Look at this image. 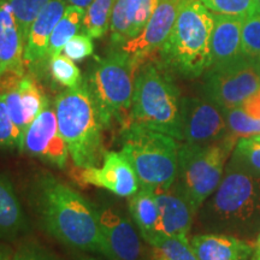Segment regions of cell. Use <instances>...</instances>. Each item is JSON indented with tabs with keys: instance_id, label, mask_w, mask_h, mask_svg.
<instances>
[{
	"instance_id": "5",
	"label": "cell",
	"mask_w": 260,
	"mask_h": 260,
	"mask_svg": "<svg viewBox=\"0 0 260 260\" xmlns=\"http://www.w3.org/2000/svg\"><path fill=\"white\" fill-rule=\"evenodd\" d=\"M132 123L183 140L180 90L160 65L146 61L136 71Z\"/></svg>"
},
{
	"instance_id": "8",
	"label": "cell",
	"mask_w": 260,
	"mask_h": 260,
	"mask_svg": "<svg viewBox=\"0 0 260 260\" xmlns=\"http://www.w3.org/2000/svg\"><path fill=\"white\" fill-rule=\"evenodd\" d=\"M136 69L130 58L113 48L90 69L86 82L92 90L105 126L119 123L122 130L132 124L133 94Z\"/></svg>"
},
{
	"instance_id": "31",
	"label": "cell",
	"mask_w": 260,
	"mask_h": 260,
	"mask_svg": "<svg viewBox=\"0 0 260 260\" xmlns=\"http://www.w3.org/2000/svg\"><path fill=\"white\" fill-rule=\"evenodd\" d=\"M212 14L236 16H246L260 12L259 0H200Z\"/></svg>"
},
{
	"instance_id": "21",
	"label": "cell",
	"mask_w": 260,
	"mask_h": 260,
	"mask_svg": "<svg viewBox=\"0 0 260 260\" xmlns=\"http://www.w3.org/2000/svg\"><path fill=\"white\" fill-rule=\"evenodd\" d=\"M242 18L213 14L211 68L220 67L245 56L242 52Z\"/></svg>"
},
{
	"instance_id": "6",
	"label": "cell",
	"mask_w": 260,
	"mask_h": 260,
	"mask_svg": "<svg viewBox=\"0 0 260 260\" xmlns=\"http://www.w3.org/2000/svg\"><path fill=\"white\" fill-rule=\"evenodd\" d=\"M177 140L132 123L122 130V153L132 164L140 187L153 191L174 186L178 168Z\"/></svg>"
},
{
	"instance_id": "13",
	"label": "cell",
	"mask_w": 260,
	"mask_h": 260,
	"mask_svg": "<svg viewBox=\"0 0 260 260\" xmlns=\"http://www.w3.org/2000/svg\"><path fill=\"white\" fill-rule=\"evenodd\" d=\"M0 93L5 100L10 118L21 132L23 142L25 130L50 103L32 74L0 81Z\"/></svg>"
},
{
	"instance_id": "14",
	"label": "cell",
	"mask_w": 260,
	"mask_h": 260,
	"mask_svg": "<svg viewBox=\"0 0 260 260\" xmlns=\"http://www.w3.org/2000/svg\"><path fill=\"white\" fill-rule=\"evenodd\" d=\"M181 3L182 0H160L144 30L118 47L130 58L136 71L155 52L160 51L174 27Z\"/></svg>"
},
{
	"instance_id": "22",
	"label": "cell",
	"mask_w": 260,
	"mask_h": 260,
	"mask_svg": "<svg viewBox=\"0 0 260 260\" xmlns=\"http://www.w3.org/2000/svg\"><path fill=\"white\" fill-rule=\"evenodd\" d=\"M27 228L17 195L10 180L0 175V236L11 239Z\"/></svg>"
},
{
	"instance_id": "38",
	"label": "cell",
	"mask_w": 260,
	"mask_h": 260,
	"mask_svg": "<svg viewBox=\"0 0 260 260\" xmlns=\"http://www.w3.org/2000/svg\"><path fill=\"white\" fill-rule=\"evenodd\" d=\"M0 260H14V258H11V255L9 254L8 251L0 249Z\"/></svg>"
},
{
	"instance_id": "36",
	"label": "cell",
	"mask_w": 260,
	"mask_h": 260,
	"mask_svg": "<svg viewBox=\"0 0 260 260\" xmlns=\"http://www.w3.org/2000/svg\"><path fill=\"white\" fill-rule=\"evenodd\" d=\"M65 2H67V4L76 6V8H80L86 11L88 6L93 3V0H65Z\"/></svg>"
},
{
	"instance_id": "3",
	"label": "cell",
	"mask_w": 260,
	"mask_h": 260,
	"mask_svg": "<svg viewBox=\"0 0 260 260\" xmlns=\"http://www.w3.org/2000/svg\"><path fill=\"white\" fill-rule=\"evenodd\" d=\"M58 126L77 167H100L104 125L99 107L86 80L76 88L59 93L54 100Z\"/></svg>"
},
{
	"instance_id": "1",
	"label": "cell",
	"mask_w": 260,
	"mask_h": 260,
	"mask_svg": "<svg viewBox=\"0 0 260 260\" xmlns=\"http://www.w3.org/2000/svg\"><path fill=\"white\" fill-rule=\"evenodd\" d=\"M31 199L41 225L51 236L71 248L96 252L107 258L96 206L74 188L50 174H42L35 180Z\"/></svg>"
},
{
	"instance_id": "27",
	"label": "cell",
	"mask_w": 260,
	"mask_h": 260,
	"mask_svg": "<svg viewBox=\"0 0 260 260\" xmlns=\"http://www.w3.org/2000/svg\"><path fill=\"white\" fill-rule=\"evenodd\" d=\"M116 0H93L84 12L82 29L92 39H102L110 30V21Z\"/></svg>"
},
{
	"instance_id": "32",
	"label": "cell",
	"mask_w": 260,
	"mask_h": 260,
	"mask_svg": "<svg viewBox=\"0 0 260 260\" xmlns=\"http://www.w3.org/2000/svg\"><path fill=\"white\" fill-rule=\"evenodd\" d=\"M242 52L247 57H260V12L242 18Z\"/></svg>"
},
{
	"instance_id": "12",
	"label": "cell",
	"mask_w": 260,
	"mask_h": 260,
	"mask_svg": "<svg viewBox=\"0 0 260 260\" xmlns=\"http://www.w3.org/2000/svg\"><path fill=\"white\" fill-rule=\"evenodd\" d=\"M22 152L41 161L64 169L69 158V148L59 132L54 106L50 104L25 130Z\"/></svg>"
},
{
	"instance_id": "16",
	"label": "cell",
	"mask_w": 260,
	"mask_h": 260,
	"mask_svg": "<svg viewBox=\"0 0 260 260\" xmlns=\"http://www.w3.org/2000/svg\"><path fill=\"white\" fill-rule=\"evenodd\" d=\"M67 6L65 0H51L31 24L24 47V65L30 74L35 75L46 68L45 54L48 42Z\"/></svg>"
},
{
	"instance_id": "43",
	"label": "cell",
	"mask_w": 260,
	"mask_h": 260,
	"mask_svg": "<svg viewBox=\"0 0 260 260\" xmlns=\"http://www.w3.org/2000/svg\"><path fill=\"white\" fill-rule=\"evenodd\" d=\"M259 2H260V0H259Z\"/></svg>"
},
{
	"instance_id": "30",
	"label": "cell",
	"mask_w": 260,
	"mask_h": 260,
	"mask_svg": "<svg viewBox=\"0 0 260 260\" xmlns=\"http://www.w3.org/2000/svg\"><path fill=\"white\" fill-rule=\"evenodd\" d=\"M230 162L260 176V142L252 138L237 140Z\"/></svg>"
},
{
	"instance_id": "11",
	"label": "cell",
	"mask_w": 260,
	"mask_h": 260,
	"mask_svg": "<svg viewBox=\"0 0 260 260\" xmlns=\"http://www.w3.org/2000/svg\"><path fill=\"white\" fill-rule=\"evenodd\" d=\"M182 135L189 145L222 141L230 135L224 111L207 98H182Z\"/></svg>"
},
{
	"instance_id": "20",
	"label": "cell",
	"mask_w": 260,
	"mask_h": 260,
	"mask_svg": "<svg viewBox=\"0 0 260 260\" xmlns=\"http://www.w3.org/2000/svg\"><path fill=\"white\" fill-rule=\"evenodd\" d=\"M198 260H251L254 246L229 234H201L190 239Z\"/></svg>"
},
{
	"instance_id": "15",
	"label": "cell",
	"mask_w": 260,
	"mask_h": 260,
	"mask_svg": "<svg viewBox=\"0 0 260 260\" xmlns=\"http://www.w3.org/2000/svg\"><path fill=\"white\" fill-rule=\"evenodd\" d=\"M98 219L109 260H144L141 234L121 212L109 206L96 207Z\"/></svg>"
},
{
	"instance_id": "39",
	"label": "cell",
	"mask_w": 260,
	"mask_h": 260,
	"mask_svg": "<svg viewBox=\"0 0 260 260\" xmlns=\"http://www.w3.org/2000/svg\"><path fill=\"white\" fill-rule=\"evenodd\" d=\"M80 260H99V259L92 258V256H86V258H82V259H80Z\"/></svg>"
},
{
	"instance_id": "10",
	"label": "cell",
	"mask_w": 260,
	"mask_h": 260,
	"mask_svg": "<svg viewBox=\"0 0 260 260\" xmlns=\"http://www.w3.org/2000/svg\"><path fill=\"white\" fill-rule=\"evenodd\" d=\"M69 176L79 186L104 188L122 198H130L140 188L135 170L122 152H106L100 168L75 165Z\"/></svg>"
},
{
	"instance_id": "24",
	"label": "cell",
	"mask_w": 260,
	"mask_h": 260,
	"mask_svg": "<svg viewBox=\"0 0 260 260\" xmlns=\"http://www.w3.org/2000/svg\"><path fill=\"white\" fill-rule=\"evenodd\" d=\"M129 211L142 239L153 235L159 219L154 191L147 188H140L129 198Z\"/></svg>"
},
{
	"instance_id": "25",
	"label": "cell",
	"mask_w": 260,
	"mask_h": 260,
	"mask_svg": "<svg viewBox=\"0 0 260 260\" xmlns=\"http://www.w3.org/2000/svg\"><path fill=\"white\" fill-rule=\"evenodd\" d=\"M84 10L76 6L68 5L63 17L58 22L53 32H52L50 42H48L46 54H45V64L48 67V63L53 57L58 56L64 50L67 42L77 34V31L82 28L84 17Z\"/></svg>"
},
{
	"instance_id": "9",
	"label": "cell",
	"mask_w": 260,
	"mask_h": 260,
	"mask_svg": "<svg viewBox=\"0 0 260 260\" xmlns=\"http://www.w3.org/2000/svg\"><path fill=\"white\" fill-rule=\"evenodd\" d=\"M260 90V61L242 56L206 71L204 92L222 110L233 109Z\"/></svg>"
},
{
	"instance_id": "19",
	"label": "cell",
	"mask_w": 260,
	"mask_h": 260,
	"mask_svg": "<svg viewBox=\"0 0 260 260\" xmlns=\"http://www.w3.org/2000/svg\"><path fill=\"white\" fill-rule=\"evenodd\" d=\"M154 195L158 204L159 219L157 229L151 236H168L189 240L188 234L190 232L195 213L187 200L174 187L168 190L154 191Z\"/></svg>"
},
{
	"instance_id": "28",
	"label": "cell",
	"mask_w": 260,
	"mask_h": 260,
	"mask_svg": "<svg viewBox=\"0 0 260 260\" xmlns=\"http://www.w3.org/2000/svg\"><path fill=\"white\" fill-rule=\"evenodd\" d=\"M48 71L54 82L68 89L76 88L83 82L79 67L65 54H58L52 58L48 63Z\"/></svg>"
},
{
	"instance_id": "37",
	"label": "cell",
	"mask_w": 260,
	"mask_h": 260,
	"mask_svg": "<svg viewBox=\"0 0 260 260\" xmlns=\"http://www.w3.org/2000/svg\"><path fill=\"white\" fill-rule=\"evenodd\" d=\"M252 259L260 260V234H259L258 239H256V241H255V245H254V254H253V258H252Z\"/></svg>"
},
{
	"instance_id": "33",
	"label": "cell",
	"mask_w": 260,
	"mask_h": 260,
	"mask_svg": "<svg viewBox=\"0 0 260 260\" xmlns=\"http://www.w3.org/2000/svg\"><path fill=\"white\" fill-rule=\"evenodd\" d=\"M21 132L10 118L5 100L3 98V94L0 93V148L21 149Z\"/></svg>"
},
{
	"instance_id": "41",
	"label": "cell",
	"mask_w": 260,
	"mask_h": 260,
	"mask_svg": "<svg viewBox=\"0 0 260 260\" xmlns=\"http://www.w3.org/2000/svg\"><path fill=\"white\" fill-rule=\"evenodd\" d=\"M258 60H259V61H260V57H259V58H258Z\"/></svg>"
},
{
	"instance_id": "17",
	"label": "cell",
	"mask_w": 260,
	"mask_h": 260,
	"mask_svg": "<svg viewBox=\"0 0 260 260\" xmlns=\"http://www.w3.org/2000/svg\"><path fill=\"white\" fill-rule=\"evenodd\" d=\"M160 0H116L110 32L113 48L121 47L144 30Z\"/></svg>"
},
{
	"instance_id": "26",
	"label": "cell",
	"mask_w": 260,
	"mask_h": 260,
	"mask_svg": "<svg viewBox=\"0 0 260 260\" xmlns=\"http://www.w3.org/2000/svg\"><path fill=\"white\" fill-rule=\"evenodd\" d=\"M151 248L152 260H198L190 246V240L168 236L145 239Z\"/></svg>"
},
{
	"instance_id": "40",
	"label": "cell",
	"mask_w": 260,
	"mask_h": 260,
	"mask_svg": "<svg viewBox=\"0 0 260 260\" xmlns=\"http://www.w3.org/2000/svg\"><path fill=\"white\" fill-rule=\"evenodd\" d=\"M252 139H254L255 141H258V142H260V134H258V135H255V136H252Z\"/></svg>"
},
{
	"instance_id": "29",
	"label": "cell",
	"mask_w": 260,
	"mask_h": 260,
	"mask_svg": "<svg viewBox=\"0 0 260 260\" xmlns=\"http://www.w3.org/2000/svg\"><path fill=\"white\" fill-rule=\"evenodd\" d=\"M6 2L11 6L25 44L31 24L51 0H6Z\"/></svg>"
},
{
	"instance_id": "18",
	"label": "cell",
	"mask_w": 260,
	"mask_h": 260,
	"mask_svg": "<svg viewBox=\"0 0 260 260\" xmlns=\"http://www.w3.org/2000/svg\"><path fill=\"white\" fill-rule=\"evenodd\" d=\"M24 46L11 6L0 0V81L25 74Z\"/></svg>"
},
{
	"instance_id": "4",
	"label": "cell",
	"mask_w": 260,
	"mask_h": 260,
	"mask_svg": "<svg viewBox=\"0 0 260 260\" xmlns=\"http://www.w3.org/2000/svg\"><path fill=\"white\" fill-rule=\"evenodd\" d=\"M213 14L200 0H182L169 38L160 48L164 64L188 79L211 68Z\"/></svg>"
},
{
	"instance_id": "7",
	"label": "cell",
	"mask_w": 260,
	"mask_h": 260,
	"mask_svg": "<svg viewBox=\"0 0 260 260\" xmlns=\"http://www.w3.org/2000/svg\"><path fill=\"white\" fill-rule=\"evenodd\" d=\"M237 138L230 134L211 145L182 144L178 147L177 177L174 187L197 213L222 181L228 158Z\"/></svg>"
},
{
	"instance_id": "23",
	"label": "cell",
	"mask_w": 260,
	"mask_h": 260,
	"mask_svg": "<svg viewBox=\"0 0 260 260\" xmlns=\"http://www.w3.org/2000/svg\"><path fill=\"white\" fill-rule=\"evenodd\" d=\"M223 111L233 136L241 139L260 134V90L240 105Z\"/></svg>"
},
{
	"instance_id": "2",
	"label": "cell",
	"mask_w": 260,
	"mask_h": 260,
	"mask_svg": "<svg viewBox=\"0 0 260 260\" xmlns=\"http://www.w3.org/2000/svg\"><path fill=\"white\" fill-rule=\"evenodd\" d=\"M200 220L220 234L252 235L260 230V176L228 164L219 186L200 207Z\"/></svg>"
},
{
	"instance_id": "35",
	"label": "cell",
	"mask_w": 260,
	"mask_h": 260,
	"mask_svg": "<svg viewBox=\"0 0 260 260\" xmlns=\"http://www.w3.org/2000/svg\"><path fill=\"white\" fill-rule=\"evenodd\" d=\"M14 260H57L56 256L50 252L45 251L41 247L35 245H27L21 247L14 256Z\"/></svg>"
},
{
	"instance_id": "42",
	"label": "cell",
	"mask_w": 260,
	"mask_h": 260,
	"mask_svg": "<svg viewBox=\"0 0 260 260\" xmlns=\"http://www.w3.org/2000/svg\"><path fill=\"white\" fill-rule=\"evenodd\" d=\"M252 260H256V259H252Z\"/></svg>"
},
{
	"instance_id": "34",
	"label": "cell",
	"mask_w": 260,
	"mask_h": 260,
	"mask_svg": "<svg viewBox=\"0 0 260 260\" xmlns=\"http://www.w3.org/2000/svg\"><path fill=\"white\" fill-rule=\"evenodd\" d=\"M64 54L74 61L83 60L94 53V44L88 34H76L64 46Z\"/></svg>"
}]
</instances>
